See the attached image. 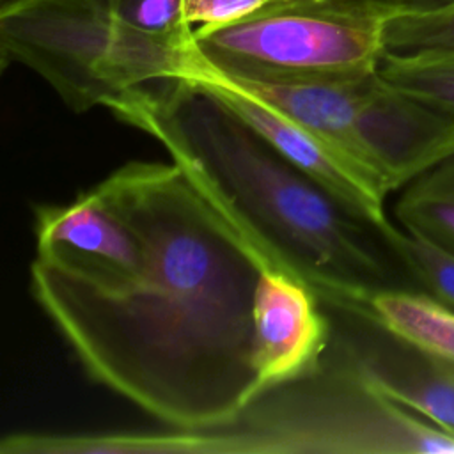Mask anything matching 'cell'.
Here are the masks:
<instances>
[{
	"instance_id": "obj_1",
	"label": "cell",
	"mask_w": 454,
	"mask_h": 454,
	"mask_svg": "<svg viewBox=\"0 0 454 454\" xmlns=\"http://www.w3.org/2000/svg\"><path fill=\"white\" fill-rule=\"evenodd\" d=\"M98 186L144 239L145 273L105 289L35 257L32 296L90 380L167 427L234 420L261 392L264 264L174 161H128Z\"/></svg>"
},
{
	"instance_id": "obj_2",
	"label": "cell",
	"mask_w": 454,
	"mask_h": 454,
	"mask_svg": "<svg viewBox=\"0 0 454 454\" xmlns=\"http://www.w3.org/2000/svg\"><path fill=\"white\" fill-rule=\"evenodd\" d=\"M110 112L153 137L264 266L309 286L325 307L369 310L380 289H417L380 229L192 76L142 87Z\"/></svg>"
},
{
	"instance_id": "obj_3",
	"label": "cell",
	"mask_w": 454,
	"mask_h": 454,
	"mask_svg": "<svg viewBox=\"0 0 454 454\" xmlns=\"http://www.w3.org/2000/svg\"><path fill=\"white\" fill-rule=\"evenodd\" d=\"M186 445L188 454H447L454 434L326 353L317 371L264 388L234 420L186 429Z\"/></svg>"
},
{
	"instance_id": "obj_4",
	"label": "cell",
	"mask_w": 454,
	"mask_h": 454,
	"mask_svg": "<svg viewBox=\"0 0 454 454\" xmlns=\"http://www.w3.org/2000/svg\"><path fill=\"white\" fill-rule=\"evenodd\" d=\"M0 50L4 66L32 69L76 114L110 110L195 60V46L124 25L105 0H2Z\"/></svg>"
},
{
	"instance_id": "obj_5",
	"label": "cell",
	"mask_w": 454,
	"mask_h": 454,
	"mask_svg": "<svg viewBox=\"0 0 454 454\" xmlns=\"http://www.w3.org/2000/svg\"><path fill=\"white\" fill-rule=\"evenodd\" d=\"M223 78L325 137L388 193L454 154V119L380 71L303 83Z\"/></svg>"
},
{
	"instance_id": "obj_6",
	"label": "cell",
	"mask_w": 454,
	"mask_h": 454,
	"mask_svg": "<svg viewBox=\"0 0 454 454\" xmlns=\"http://www.w3.org/2000/svg\"><path fill=\"white\" fill-rule=\"evenodd\" d=\"M385 18L346 0H271L220 27L193 30L197 59L236 80L328 82L378 71Z\"/></svg>"
},
{
	"instance_id": "obj_7",
	"label": "cell",
	"mask_w": 454,
	"mask_h": 454,
	"mask_svg": "<svg viewBox=\"0 0 454 454\" xmlns=\"http://www.w3.org/2000/svg\"><path fill=\"white\" fill-rule=\"evenodd\" d=\"M332 319L328 355L374 390L454 434V372L397 335L371 310L325 307Z\"/></svg>"
},
{
	"instance_id": "obj_8",
	"label": "cell",
	"mask_w": 454,
	"mask_h": 454,
	"mask_svg": "<svg viewBox=\"0 0 454 454\" xmlns=\"http://www.w3.org/2000/svg\"><path fill=\"white\" fill-rule=\"evenodd\" d=\"M37 259L105 289L137 282L147 268L144 239L92 186L69 204L34 206Z\"/></svg>"
},
{
	"instance_id": "obj_9",
	"label": "cell",
	"mask_w": 454,
	"mask_h": 454,
	"mask_svg": "<svg viewBox=\"0 0 454 454\" xmlns=\"http://www.w3.org/2000/svg\"><path fill=\"white\" fill-rule=\"evenodd\" d=\"M184 76H192L211 90L229 110L261 133L291 165L351 213L381 232L392 225L385 213L388 192L325 137L202 66L197 51L193 66Z\"/></svg>"
},
{
	"instance_id": "obj_10",
	"label": "cell",
	"mask_w": 454,
	"mask_h": 454,
	"mask_svg": "<svg viewBox=\"0 0 454 454\" xmlns=\"http://www.w3.org/2000/svg\"><path fill=\"white\" fill-rule=\"evenodd\" d=\"M254 333L262 392L323 365L332 319L309 286L278 268L262 266L254 293Z\"/></svg>"
},
{
	"instance_id": "obj_11",
	"label": "cell",
	"mask_w": 454,
	"mask_h": 454,
	"mask_svg": "<svg viewBox=\"0 0 454 454\" xmlns=\"http://www.w3.org/2000/svg\"><path fill=\"white\" fill-rule=\"evenodd\" d=\"M371 314L454 372V309L419 289H380L369 298Z\"/></svg>"
},
{
	"instance_id": "obj_12",
	"label": "cell",
	"mask_w": 454,
	"mask_h": 454,
	"mask_svg": "<svg viewBox=\"0 0 454 454\" xmlns=\"http://www.w3.org/2000/svg\"><path fill=\"white\" fill-rule=\"evenodd\" d=\"M394 215L404 231L454 252V154L408 183Z\"/></svg>"
},
{
	"instance_id": "obj_13",
	"label": "cell",
	"mask_w": 454,
	"mask_h": 454,
	"mask_svg": "<svg viewBox=\"0 0 454 454\" xmlns=\"http://www.w3.org/2000/svg\"><path fill=\"white\" fill-rule=\"evenodd\" d=\"M419 291L454 309V252L394 223L381 232Z\"/></svg>"
},
{
	"instance_id": "obj_14",
	"label": "cell",
	"mask_w": 454,
	"mask_h": 454,
	"mask_svg": "<svg viewBox=\"0 0 454 454\" xmlns=\"http://www.w3.org/2000/svg\"><path fill=\"white\" fill-rule=\"evenodd\" d=\"M454 55V5L429 14L392 16L383 25V57Z\"/></svg>"
},
{
	"instance_id": "obj_15",
	"label": "cell",
	"mask_w": 454,
	"mask_h": 454,
	"mask_svg": "<svg viewBox=\"0 0 454 454\" xmlns=\"http://www.w3.org/2000/svg\"><path fill=\"white\" fill-rule=\"evenodd\" d=\"M378 71L394 87L454 119V55L424 59L381 57Z\"/></svg>"
},
{
	"instance_id": "obj_16",
	"label": "cell",
	"mask_w": 454,
	"mask_h": 454,
	"mask_svg": "<svg viewBox=\"0 0 454 454\" xmlns=\"http://www.w3.org/2000/svg\"><path fill=\"white\" fill-rule=\"evenodd\" d=\"M124 25L177 44L193 46V25L186 18L184 0H105Z\"/></svg>"
},
{
	"instance_id": "obj_17",
	"label": "cell",
	"mask_w": 454,
	"mask_h": 454,
	"mask_svg": "<svg viewBox=\"0 0 454 454\" xmlns=\"http://www.w3.org/2000/svg\"><path fill=\"white\" fill-rule=\"evenodd\" d=\"M271 0H184L190 25L220 27L252 14Z\"/></svg>"
},
{
	"instance_id": "obj_18",
	"label": "cell",
	"mask_w": 454,
	"mask_h": 454,
	"mask_svg": "<svg viewBox=\"0 0 454 454\" xmlns=\"http://www.w3.org/2000/svg\"><path fill=\"white\" fill-rule=\"evenodd\" d=\"M362 9H367L381 18L408 16V14H429L449 9L454 0H346Z\"/></svg>"
}]
</instances>
